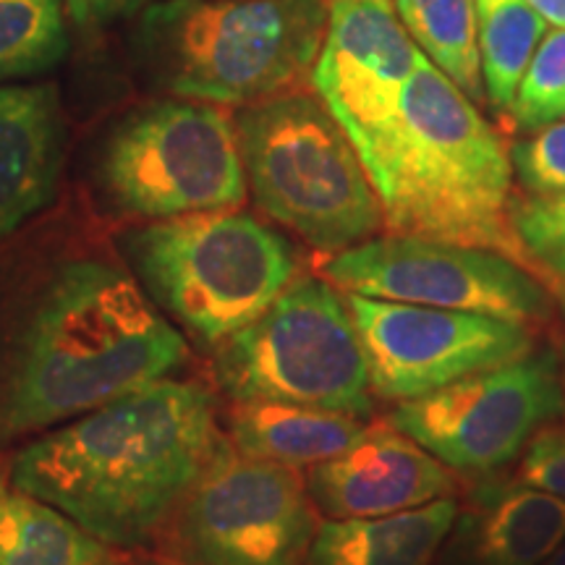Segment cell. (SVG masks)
<instances>
[{
  "mask_svg": "<svg viewBox=\"0 0 565 565\" xmlns=\"http://www.w3.org/2000/svg\"><path fill=\"white\" fill-rule=\"evenodd\" d=\"M322 275L338 291L370 299L542 324L555 294L526 267L490 249L414 236H374L330 254Z\"/></svg>",
  "mask_w": 565,
  "mask_h": 565,
  "instance_id": "30bf717a",
  "label": "cell"
},
{
  "mask_svg": "<svg viewBox=\"0 0 565 565\" xmlns=\"http://www.w3.org/2000/svg\"><path fill=\"white\" fill-rule=\"evenodd\" d=\"M307 490L324 519H374L456 498L458 479L385 419L366 424L343 454L312 466Z\"/></svg>",
  "mask_w": 565,
  "mask_h": 565,
  "instance_id": "5bb4252c",
  "label": "cell"
},
{
  "mask_svg": "<svg viewBox=\"0 0 565 565\" xmlns=\"http://www.w3.org/2000/svg\"><path fill=\"white\" fill-rule=\"evenodd\" d=\"M100 179L118 210L145 221L246 202L236 121L221 105L186 97L131 113L105 141Z\"/></svg>",
  "mask_w": 565,
  "mask_h": 565,
  "instance_id": "ba28073f",
  "label": "cell"
},
{
  "mask_svg": "<svg viewBox=\"0 0 565 565\" xmlns=\"http://www.w3.org/2000/svg\"><path fill=\"white\" fill-rule=\"evenodd\" d=\"M66 51L63 0H0V82L42 74Z\"/></svg>",
  "mask_w": 565,
  "mask_h": 565,
  "instance_id": "7402d4cb",
  "label": "cell"
},
{
  "mask_svg": "<svg viewBox=\"0 0 565 565\" xmlns=\"http://www.w3.org/2000/svg\"><path fill=\"white\" fill-rule=\"evenodd\" d=\"M71 24L84 32L103 30L118 19H129L150 6V0H63Z\"/></svg>",
  "mask_w": 565,
  "mask_h": 565,
  "instance_id": "4316f807",
  "label": "cell"
},
{
  "mask_svg": "<svg viewBox=\"0 0 565 565\" xmlns=\"http://www.w3.org/2000/svg\"><path fill=\"white\" fill-rule=\"evenodd\" d=\"M343 296L370 366L372 395L391 404L424 398L534 351L532 324Z\"/></svg>",
  "mask_w": 565,
  "mask_h": 565,
  "instance_id": "7c38bea8",
  "label": "cell"
},
{
  "mask_svg": "<svg viewBox=\"0 0 565 565\" xmlns=\"http://www.w3.org/2000/svg\"><path fill=\"white\" fill-rule=\"evenodd\" d=\"M561 370H563V387H565V345H563V362H561Z\"/></svg>",
  "mask_w": 565,
  "mask_h": 565,
  "instance_id": "4dcf8cb0",
  "label": "cell"
},
{
  "mask_svg": "<svg viewBox=\"0 0 565 565\" xmlns=\"http://www.w3.org/2000/svg\"><path fill=\"white\" fill-rule=\"evenodd\" d=\"M542 565H565V540L561 542V545H557V550H555V553H553V555H550V557H547V561H545V563H542Z\"/></svg>",
  "mask_w": 565,
  "mask_h": 565,
  "instance_id": "f1b7e54d",
  "label": "cell"
},
{
  "mask_svg": "<svg viewBox=\"0 0 565 565\" xmlns=\"http://www.w3.org/2000/svg\"><path fill=\"white\" fill-rule=\"evenodd\" d=\"M223 448L212 395L166 377L26 445L11 482L105 545L141 547Z\"/></svg>",
  "mask_w": 565,
  "mask_h": 565,
  "instance_id": "6da1fadb",
  "label": "cell"
},
{
  "mask_svg": "<svg viewBox=\"0 0 565 565\" xmlns=\"http://www.w3.org/2000/svg\"><path fill=\"white\" fill-rule=\"evenodd\" d=\"M359 416L324 408L246 401L231 412V437L238 454L303 469L343 454L364 433Z\"/></svg>",
  "mask_w": 565,
  "mask_h": 565,
  "instance_id": "ac0fdd59",
  "label": "cell"
},
{
  "mask_svg": "<svg viewBox=\"0 0 565 565\" xmlns=\"http://www.w3.org/2000/svg\"><path fill=\"white\" fill-rule=\"evenodd\" d=\"M126 254L154 307L210 345L257 320L299 278L288 238L233 210L154 221L129 233Z\"/></svg>",
  "mask_w": 565,
  "mask_h": 565,
  "instance_id": "8992f818",
  "label": "cell"
},
{
  "mask_svg": "<svg viewBox=\"0 0 565 565\" xmlns=\"http://www.w3.org/2000/svg\"><path fill=\"white\" fill-rule=\"evenodd\" d=\"M328 17V0H162L137 45L175 97L244 108L312 84Z\"/></svg>",
  "mask_w": 565,
  "mask_h": 565,
  "instance_id": "277c9868",
  "label": "cell"
},
{
  "mask_svg": "<svg viewBox=\"0 0 565 565\" xmlns=\"http://www.w3.org/2000/svg\"><path fill=\"white\" fill-rule=\"evenodd\" d=\"M215 374L236 404L270 401L359 419L374 404L349 303L322 278H296L257 320L221 343Z\"/></svg>",
  "mask_w": 565,
  "mask_h": 565,
  "instance_id": "52a82bcc",
  "label": "cell"
},
{
  "mask_svg": "<svg viewBox=\"0 0 565 565\" xmlns=\"http://www.w3.org/2000/svg\"><path fill=\"white\" fill-rule=\"evenodd\" d=\"M563 406L561 362L542 349L424 398L404 401L387 414V422L456 475L484 479L521 458L529 440Z\"/></svg>",
  "mask_w": 565,
  "mask_h": 565,
  "instance_id": "9c48e42d",
  "label": "cell"
},
{
  "mask_svg": "<svg viewBox=\"0 0 565 565\" xmlns=\"http://www.w3.org/2000/svg\"><path fill=\"white\" fill-rule=\"evenodd\" d=\"M317 529L299 469L225 445L173 513V553L189 565H303Z\"/></svg>",
  "mask_w": 565,
  "mask_h": 565,
  "instance_id": "8fae6325",
  "label": "cell"
},
{
  "mask_svg": "<svg viewBox=\"0 0 565 565\" xmlns=\"http://www.w3.org/2000/svg\"><path fill=\"white\" fill-rule=\"evenodd\" d=\"M393 9L424 58L440 68L471 103H484L475 0H393Z\"/></svg>",
  "mask_w": 565,
  "mask_h": 565,
  "instance_id": "44dd1931",
  "label": "cell"
},
{
  "mask_svg": "<svg viewBox=\"0 0 565 565\" xmlns=\"http://www.w3.org/2000/svg\"><path fill=\"white\" fill-rule=\"evenodd\" d=\"M152 565H189V563H181V561H160V563H152Z\"/></svg>",
  "mask_w": 565,
  "mask_h": 565,
  "instance_id": "f546056e",
  "label": "cell"
},
{
  "mask_svg": "<svg viewBox=\"0 0 565 565\" xmlns=\"http://www.w3.org/2000/svg\"><path fill=\"white\" fill-rule=\"evenodd\" d=\"M63 139L53 84L0 87V242L53 200Z\"/></svg>",
  "mask_w": 565,
  "mask_h": 565,
  "instance_id": "2e32d148",
  "label": "cell"
},
{
  "mask_svg": "<svg viewBox=\"0 0 565 565\" xmlns=\"http://www.w3.org/2000/svg\"><path fill=\"white\" fill-rule=\"evenodd\" d=\"M458 513L456 498L374 519H328L303 565H433Z\"/></svg>",
  "mask_w": 565,
  "mask_h": 565,
  "instance_id": "e0dca14e",
  "label": "cell"
},
{
  "mask_svg": "<svg viewBox=\"0 0 565 565\" xmlns=\"http://www.w3.org/2000/svg\"><path fill=\"white\" fill-rule=\"evenodd\" d=\"M424 58L387 0H335L312 87L351 145L387 121Z\"/></svg>",
  "mask_w": 565,
  "mask_h": 565,
  "instance_id": "4fadbf2b",
  "label": "cell"
},
{
  "mask_svg": "<svg viewBox=\"0 0 565 565\" xmlns=\"http://www.w3.org/2000/svg\"><path fill=\"white\" fill-rule=\"evenodd\" d=\"M513 175L526 194H565V118L526 131L511 147Z\"/></svg>",
  "mask_w": 565,
  "mask_h": 565,
  "instance_id": "d4e9b609",
  "label": "cell"
},
{
  "mask_svg": "<svg viewBox=\"0 0 565 565\" xmlns=\"http://www.w3.org/2000/svg\"><path fill=\"white\" fill-rule=\"evenodd\" d=\"M563 540L565 500L492 475L458 505L437 565H542Z\"/></svg>",
  "mask_w": 565,
  "mask_h": 565,
  "instance_id": "9a60e30c",
  "label": "cell"
},
{
  "mask_svg": "<svg viewBox=\"0 0 565 565\" xmlns=\"http://www.w3.org/2000/svg\"><path fill=\"white\" fill-rule=\"evenodd\" d=\"M353 147L391 236L490 249L540 278L511 223L505 139L427 58L406 82L393 116Z\"/></svg>",
  "mask_w": 565,
  "mask_h": 565,
  "instance_id": "7a4b0ae2",
  "label": "cell"
},
{
  "mask_svg": "<svg viewBox=\"0 0 565 565\" xmlns=\"http://www.w3.org/2000/svg\"><path fill=\"white\" fill-rule=\"evenodd\" d=\"M508 118L521 131L565 118V26L545 32L540 40Z\"/></svg>",
  "mask_w": 565,
  "mask_h": 565,
  "instance_id": "cb8c5ba5",
  "label": "cell"
},
{
  "mask_svg": "<svg viewBox=\"0 0 565 565\" xmlns=\"http://www.w3.org/2000/svg\"><path fill=\"white\" fill-rule=\"evenodd\" d=\"M515 479L565 500V429L542 427L521 454Z\"/></svg>",
  "mask_w": 565,
  "mask_h": 565,
  "instance_id": "484cf974",
  "label": "cell"
},
{
  "mask_svg": "<svg viewBox=\"0 0 565 565\" xmlns=\"http://www.w3.org/2000/svg\"><path fill=\"white\" fill-rule=\"evenodd\" d=\"M529 3L547 19V24L565 26V0H529Z\"/></svg>",
  "mask_w": 565,
  "mask_h": 565,
  "instance_id": "83f0119b",
  "label": "cell"
},
{
  "mask_svg": "<svg viewBox=\"0 0 565 565\" xmlns=\"http://www.w3.org/2000/svg\"><path fill=\"white\" fill-rule=\"evenodd\" d=\"M0 565H118L110 545L0 477Z\"/></svg>",
  "mask_w": 565,
  "mask_h": 565,
  "instance_id": "d6986e66",
  "label": "cell"
},
{
  "mask_svg": "<svg viewBox=\"0 0 565 565\" xmlns=\"http://www.w3.org/2000/svg\"><path fill=\"white\" fill-rule=\"evenodd\" d=\"M233 121L246 189L270 221L324 254L377 236L383 210L364 162L317 92L244 105Z\"/></svg>",
  "mask_w": 565,
  "mask_h": 565,
  "instance_id": "5b68a950",
  "label": "cell"
},
{
  "mask_svg": "<svg viewBox=\"0 0 565 565\" xmlns=\"http://www.w3.org/2000/svg\"><path fill=\"white\" fill-rule=\"evenodd\" d=\"M511 223L540 278L565 299V194L513 196Z\"/></svg>",
  "mask_w": 565,
  "mask_h": 565,
  "instance_id": "603a6c76",
  "label": "cell"
},
{
  "mask_svg": "<svg viewBox=\"0 0 565 565\" xmlns=\"http://www.w3.org/2000/svg\"><path fill=\"white\" fill-rule=\"evenodd\" d=\"M186 338L124 270L68 263L47 282L21 333L0 395V435L95 412L179 370Z\"/></svg>",
  "mask_w": 565,
  "mask_h": 565,
  "instance_id": "3957f363",
  "label": "cell"
},
{
  "mask_svg": "<svg viewBox=\"0 0 565 565\" xmlns=\"http://www.w3.org/2000/svg\"><path fill=\"white\" fill-rule=\"evenodd\" d=\"M475 6L487 103L498 116H511L529 61L547 32V19L529 0H475Z\"/></svg>",
  "mask_w": 565,
  "mask_h": 565,
  "instance_id": "ffe728a7",
  "label": "cell"
}]
</instances>
